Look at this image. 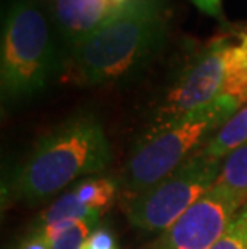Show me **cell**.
I'll use <instances>...</instances> for the list:
<instances>
[{
	"label": "cell",
	"mask_w": 247,
	"mask_h": 249,
	"mask_svg": "<svg viewBox=\"0 0 247 249\" xmlns=\"http://www.w3.org/2000/svg\"><path fill=\"white\" fill-rule=\"evenodd\" d=\"M247 143V105L238 109L209 140L202 153L212 160L223 161L231 153Z\"/></svg>",
	"instance_id": "9c48e42d"
},
{
	"label": "cell",
	"mask_w": 247,
	"mask_h": 249,
	"mask_svg": "<svg viewBox=\"0 0 247 249\" xmlns=\"http://www.w3.org/2000/svg\"><path fill=\"white\" fill-rule=\"evenodd\" d=\"M124 0H51V19L65 52L113 17Z\"/></svg>",
	"instance_id": "ba28073f"
},
{
	"label": "cell",
	"mask_w": 247,
	"mask_h": 249,
	"mask_svg": "<svg viewBox=\"0 0 247 249\" xmlns=\"http://www.w3.org/2000/svg\"><path fill=\"white\" fill-rule=\"evenodd\" d=\"M15 249H51V243L47 241L39 231L31 230L28 235L21 238Z\"/></svg>",
	"instance_id": "9a60e30c"
},
{
	"label": "cell",
	"mask_w": 247,
	"mask_h": 249,
	"mask_svg": "<svg viewBox=\"0 0 247 249\" xmlns=\"http://www.w3.org/2000/svg\"><path fill=\"white\" fill-rule=\"evenodd\" d=\"M210 249H247V203L239 209L223 236Z\"/></svg>",
	"instance_id": "7c38bea8"
},
{
	"label": "cell",
	"mask_w": 247,
	"mask_h": 249,
	"mask_svg": "<svg viewBox=\"0 0 247 249\" xmlns=\"http://www.w3.org/2000/svg\"><path fill=\"white\" fill-rule=\"evenodd\" d=\"M124 2H127V0H124Z\"/></svg>",
	"instance_id": "e0dca14e"
},
{
	"label": "cell",
	"mask_w": 247,
	"mask_h": 249,
	"mask_svg": "<svg viewBox=\"0 0 247 249\" xmlns=\"http://www.w3.org/2000/svg\"><path fill=\"white\" fill-rule=\"evenodd\" d=\"M215 187L247 196V143L223 160Z\"/></svg>",
	"instance_id": "8fae6325"
},
{
	"label": "cell",
	"mask_w": 247,
	"mask_h": 249,
	"mask_svg": "<svg viewBox=\"0 0 247 249\" xmlns=\"http://www.w3.org/2000/svg\"><path fill=\"white\" fill-rule=\"evenodd\" d=\"M170 21L169 0H127L106 23L66 52V70L85 87L129 81L161 53Z\"/></svg>",
	"instance_id": "6da1fadb"
},
{
	"label": "cell",
	"mask_w": 247,
	"mask_h": 249,
	"mask_svg": "<svg viewBox=\"0 0 247 249\" xmlns=\"http://www.w3.org/2000/svg\"><path fill=\"white\" fill-rule=\"evenodd\" d=\"M99 219H87L76 224L51 243V249H82L88 235L98 227Z\"/></svg>",
	"instance_id": "4fadbf2b"
},
{
	"label": "cell",
	"mask_w": 247,
	"mask_h": 249,
	"mask_svg": "<svg viewBox=\"0 0 247 249\" xmlns=\"http://www.w3.org/2000/svg\"><path fill=\"white\" fill-rule=\"evenodd\" d=\"M246 203L247 196L214 185L165 231L161 249H210Z\"/></svg>",
	"instance_id": "52a82bcc"
},
{
	"label": "cell",
	"mask_w": 247,
	"mask_h": 249,
	"mask_svg": "<svg viewBox=\"0 0 247 249\" xmlns=\"http://www.w3.org/2000/svg\"><path fill=\"white\" fill-rule=\"evenodd\" d=\"M58 33L37 0H15L3 18L0 44V93L3 103H21L50 87L66 58Z\"/></svg>",
	"instance_id": "3957f363"
},
{
	"label": "cell",
	"mask_w": 247,
	"mask_h": 249,
	"mask_svg": "<svg viewBox=\"0 0 247 249\" xmlns=\"http://www.w3.org/2000/svg\"><path fill=\"white\" fill-rule=\"evenodd\" d=\"M222 162L206 156L202 151L196 153L161 182L130 198L129 222L145 231H167L214 187Z\"/></svg>",
	"instance_id": "5b68a950"
},
{
	"label": "cell",
	"mask_w": 247,
	"mask_h": 249,
	"mask_svg": "<svg viewBox=\"0 0 247 249\" xmlns=\"http://www.w3.org/2000/svg\"><path fill=\"white\" fill-rule=\"evenodd\" d=\"M82 249H119L117 241H115L114 233L103 225H98L93 230L85 243L82 245Z\"/></svg>",
	"instance_id": "5bb4252c"
},
{
	"label": "cell",
	"mask_w": 247,
	"mask_h": 249,
	"mask_svg": "<svg viewBox=\"0 0 247 249\" xmlns=\"http://www.w3.org/2000/svg\"><path fill=\"white\" fill-rule=\"evenodd\" d=\"M117 188H119L117 180L113 177L92 176L74 183V187L69 190V193L82 206L103 214L115 199Z\"/></svg>",
	"instance_id": "30bf717a"
},
{
	"label": "cell",
	"mask_w": 247,
	"mask_h": 249,
	"mask_svg": "<svg viewBox=\"0 0 247 249\" xmlns=\"http://www.w3.org/2000/svg\"><path fill=\"white\" fill-rule=\"evenodd\" d=\"M191 3L196 8L201 10L202 13L209 15L215 19L223 21V7L222 0H191Z\"/></svg>",
	"instance_id": "2e32d148"
},
{
	"label": "cell",
	"mask_w": 247,
	"mask_h": 249,
	"mask_svg": "<svg viewBox=\"0 0 247 249\" xmlns=\"http://www.w3.org/2000/svg\"><path fill=\"white\" fill-rule=\"evenodd\" d=\"M111 161L103 123L92 111H79L35 143L3 187V201L39 206L74 182L103 172Z\"/></svg>",
	"instance_id": "7a4b0ae2"
},
{
	"label": "cell",
	"mask_w": 247,
	"mask_h": 249,
	"mask_svg": "<svg viewBox=\"0 0 247 249\" xmlns=\"http://www.w3.org/2000/svg\"><path fill=\"white\" fill-rule=\"evenodd\" d=\"M243 108L222 97L161 125H151L136 143L124 176V188L136 196L173 172L207 145L220 127Z\"/></svg>",
	"instance_id": "277c9868"
},
{
	"label": "cell",
	"mask_w": 247,
	"mask_h": 249,
	"mask_svg": "<svg viewBox=\"0 0 247 249\" xmlns=\"http://www.w3.org/2000/svg\"><path fill=\"white\" fill-rule=\"evenodd\" d=\"M236 37L220 36L194 55L165 93L152 125L175 121L223 97Z\"/></svg>",
	"instance_id": "8992f818"
}]
</instances>
